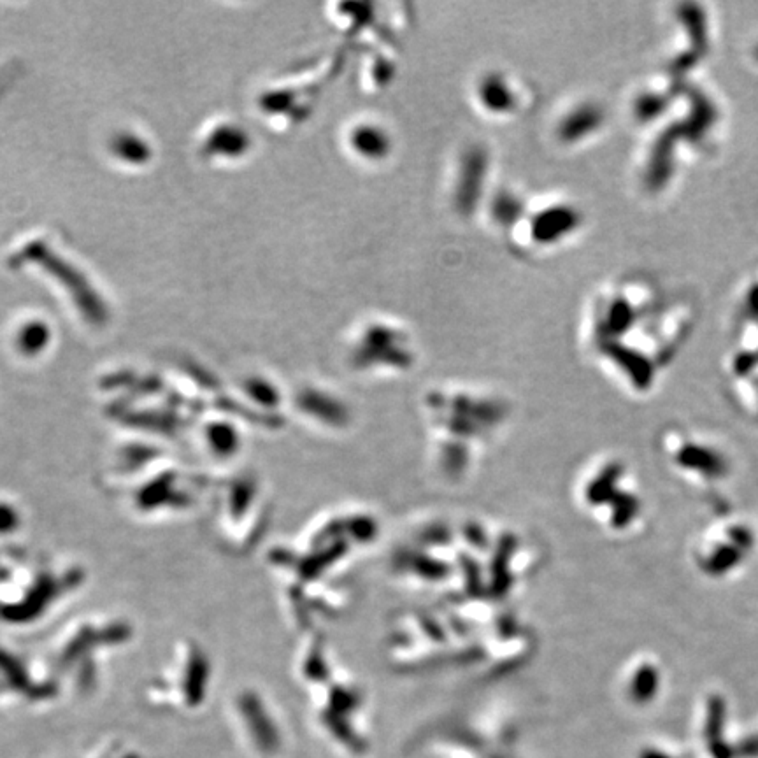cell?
Here are the masks:
<instances>
[{
    "mask_svg": "<svg viewBox=\"0 0 758 758\" xmlns=\"http://www.w3.org/2000/svg\"><path fill=\"white\" fill-rule=\"evenodd\" d=\"M350 143L351 153L369 162H381L392 148L387 130L371 122L355 123L350 132Z\"/></svg>",
    "mask_w": 758,
    "mask_h": 758,
    "instance_id": "obj_1",
    "label": "cell"
}]
</instances>
